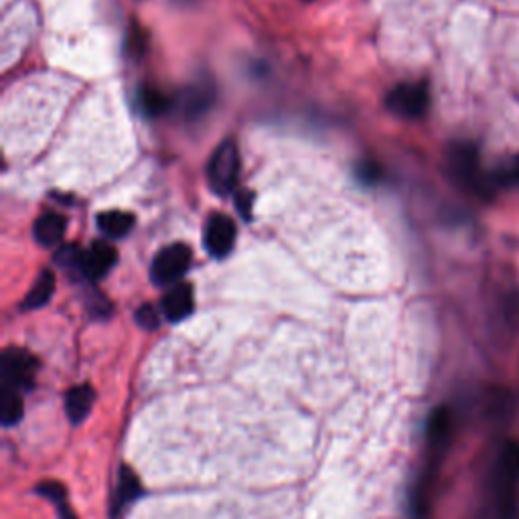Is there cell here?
Returning a JSON list of instances; mask_svg holds the SVG:
<instances>
[{"label":"cell","instance_id":"obj_1","mask_svg":"<svg viewBox=\"0 0 519 519\" xmlns=\"http://www.w3.org/2000/svg\"><path fill=\"white\" fill-rule=\"evenodd\" d=\"M447 171L450 178L461 187L479 197H489L491 191L495 189L491 183V177L481 173L479 152L471 144H453L447 152Z\"/></svg>","mask_w":519,"mask_h":519},{"label":"cell","instance_id":"obj_7","mask_svg":"<svg viewBox=\"0 0 519 519\" xmlns=\"http://www.w3.org/2000/svg\"><path fill=\"white\" fill-rule=\"evenodd\" d=\"M519 481V442L509 440L504 447L497 461V485L504 505L509 507L512 493Z\"/></svg>","mask_w":519,"mask_h":519},{"label":"cell","instance_id":"obj_13","mask_svg":"<svg viewBox=\"0 0 519 519\" xmlns=\"http://www.w3.org/2000/svg\"><path fill=\"white\" fill-rule=\"evenodd\" d=\"M55 291V276L51 270H43L35 280V284L29 291V294L24 296L23 301V309L24 311H33V309H41V306L47 304L53 296Z\"/></svg>","mask_w":519,"mask_h":519},{"label":"cell","instance_id":"obj_6","mask_svg":"<svg viewBox=\"0 0 519 519\" xmlns=\"http://www.w3.org/2000/svg\"><path fill=\"white\" fill-rule=\"evenodd\" d=\"M235 235L237 229L232 219L224 214H214L207 221L206 227V250L211 254L214 258H224L232 252L234 244H235Z\"/></svg>","mask_w":519,"mask_h":519},{"label":"cell","instance_id":"obj_22","mask_svg":"<svg viewBox=\"0 0 519 519\" xmlns=\"http://www.w3.org/2000/svg\"><path fill=\"white\" fill-rule=\"evenodd\" d=\"M57 507H59V514H62V519H75L70 505H67V501H63V504H59Z\"/></svg>","mask_w":519,"mask_h":519},{"label":"cell","instance_id":"obj_16","mask_svg":"<svg viewBox=\"0 0 519 519\" xmlns=\"http://www.w3.org/2000/svg\"><path fill=\"white\" fill-rule=\"evenodd\" d=\"M142 493V487H140V481H139V476H136L130 469H124L120 471V476H118V489H116V504H114V509H116V514L120 512L122 507L126 505H130L132 501L139 497Z\"/></svg>","mask_w":519,"mask_h":519},{"label":"cell","instance_id":"obj_8","mask_svg":"<svg viewBox=\"0 0 519 519\" xmlns=\"http://www.w3.org/2000/svg\"><path fill=\"white\" fill-rule=\"evenodd\" d=\"M116 260H118V254L112 245L106 242H98V244H93L88 252H83L80 274L90 280H98L101 276H106L108 272L114 268Z\"/></svg>","mask_w":519,"mask_h":519},{"label":"cell","instance_id":"obj_14","mask_svg":"<svg viewBox=\"0 0 519 519\" xmlns=\"http://www.w3.org/2000/svg\"><path fill=\"white\" fill-rule=\"evenodd\" d=\"M23 416V398L19 389L0 386V420L5 427H13Z\"/></svg>","mask_w":519,"mask_h":519},{"label":"cell","instance_id":"obj_21","mask_svg":"<svg viewBox=\"0 0 519 519\" xmlns=\"http://www.w3.org/2000/svg\"><path fill=\"white\" fill-rule=\"evenodd\" d=\"M357 175H360V178L363 183H368V185H373L380 178L381 171L380 168L373 165V163H368V165H361L360 167V171H357Z\"/></svg>","mask_w":519,"mask_h":519},{"label":"cell","instance_id":"obj_11","mask_svg":"<svg viewBox=\"0 0 519 519\" xmlns=\"http://www.w3.org/2000/svg\"><path fill=\"white\" fill-rule=\"evenodd\" d=\"M96 394L90 386H75L65 396V410L73 424H80L90 414Z\"/></svg>","mask_w":519,"mask_h":519},{"label":"cell","instance_id":"obj_3","mask_svg":"<svg viewBox=\"0 0 519 519\" xmlns=\"http://www.w3.org/2000/svg\"><path fill=\"white\" fill-rule=\"evenodd\" d=\"M237 171H240V152H237L235 142H221L209 160L211 189L219 195L232 191L237 181Z\"/></svg>","mask_w":519,"mask_h":519},{"label":"cell","instance_id":"obj_20","mask_svg":"<svg viewBox=\"0 0 519 519\" xmlns=\"http://www.w3.org/2000/svg\"><path fill=\"white\" fill-rule=\"evenodd\" d=\"M136 321H139V325L144 329H157L159 327V314L150 304L140 306L139 312H136Z\"/></svg>","mask_w":519,"mask_h":519},{"label":"cell","instance_id":"obj_12","mask_svg":"<svg viewBox=\"0 0 519 519\" xmlns=\"http://www.w3.org/2000/svg\"><path fill=\"white\" fill-rule=\"evenodd\" d=\"M33 234H35V240L41 245H55L57 242H62V237L65 234V219L59 214H45L37 219L35 227H33Z\"/></svg>","mask_w":519,"mask_h":519},{"label":"cell","instance_id":"obj_15","mask_svg":"<svg viewBox=\"0 0 519 519\" xmlns=\"http://www.w3.org/2000/svg\"><path fill=\"white\" fill-rule=\"evenodd\" d=\"M134 217L124 211H106V214L98 216V227L100 232L108 237H122L132 229Z\"/></svg>","mask_w":519,"mask_h":519},{"label":"cell","instance_id":"obj_10","mask_svg":"<svg viewBox=\"0 0 519 519\" xmlns=\"http://www.w3.org/2000/svg\"><path fill=\"white\" fill-rule=\"evenodd\" d=\"M450 430H453V418H450V412L447 408H438L437 412L432 414L430 424H428V442L432 448V455H442L448 445Z\"/></svg>","mask_w":519,"mask_h":519},{"label":"cell","instance_id":"obj_9","mask_svg":"<svg viewBox=\"0 0 519 519\" xmlns=\"http://www.w3.org/2000/svg\"><path fill=\"white\" fill-rule=\"evenodd\" d=\"M163 314L173 322H178L189 317L195 309V296H193V288L187 283H178L175 284L171 291H168L163 296Z\"/></svg>","mask_w":519,"mask_h":519},{"label":"cell","instance_id":"obj_19","mask_svg":"<svg viewBox=\"0 0 519 519\" xmlns=\"http://www.w3.org/2000/svg\"><path fill=\"white\" fill-rule=\"evenodd\" d=\"M37 493H41V495L47 497L53 501V504H63V501H67V491L62 483H55V481H45V483H41L39 487H37Z\"/></svg>","mask_w":519,"mask_h":519},{"label":"cell","instance_id":"obj_18","mask_svg":"<svg viewBox=\"0 0 519 519\" xmlns=\"http://www.w3.org/2000/svg\"><path fill=\"white\" fill-rule=\"evenodd\" d=\"M140 108H142L144 114L159 116L168 108V100H167L165 93L155 91V90H144L142 96H140Z\"/></svg>","mask_w":519,"mask_h":519},{"label":"cell","instance_id":"obj_4","mask_svg":"<svg viewBox=\"0 0 519 519\" xmlns=\"http://www.w3.org/2000/svg\"><path fill=\"white\" fill-rule=\"evenodd\" d=\"M191 266V248L185 244H171L160 250L150 266V278L155 284H175L178 283Z\"/></svg>","mask_w":519,"mask_h":519},{"label":"cell","instance_id":"obj_17","mask_svg":"<svg viewBox=\"0 0 519 519\" xmlns=\"http://www.w3.org/2000/svg\"><path fill=\"white\" fill-rule=\"evenodd\" d=\"M493 187H519V155L507 159L491 177Z\"/></svg>","mask_w":519,"mask_h":519},{"label":"cell","instance_id":"obj_5","mask_svg":"<svg viewBox=\"0 0 519 519\" xmlns=\"http://www.w3.org/2000/svg\"><path fill=\"white\" fill-rule=\"evenodd\" d=\"M37 361L23 349H6L0 363V386L13 389H31L35 384Z\"/></svg>","mask_w":519,"mask_h":519},{"label":"cell","instance_id":"obj_2","mask_svg":"<svg viewBox=\"0 0 519 519\" xmlns=\"http://www.w3.org/2000/svg\"><path fill=\"white\" fill-rule=\"evenodd\" d=\"M388 110L404 120H418L430 106V93L424 83H399L389 91Z\"/></svg>","mask_w":519,"mask_h":519}]
</instances>
